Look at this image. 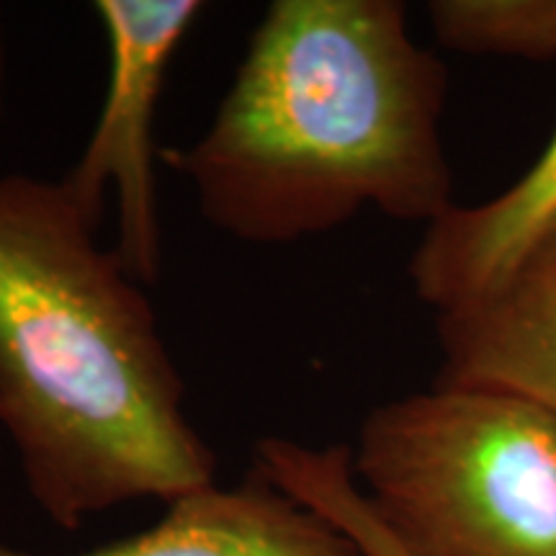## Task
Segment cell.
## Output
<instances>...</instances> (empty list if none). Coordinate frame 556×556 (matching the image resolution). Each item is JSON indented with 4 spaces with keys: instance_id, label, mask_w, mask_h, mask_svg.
<instances>
[{
    "instance_id": "1",
    "label": "cell",
    "mask_w": 556,
    "mask_h": 556,
    "mask_svg": "<svg viewBox=\"0 0 556 556\" xmlns=\"http://www.w3.org/2000/svg\"><path fill=\"white\" fill-rule=\"evenodd\" d=\"M448 70L417 45L400 0H274L197 142L160 160L208 225L248 245H291L366 208L441 217Z\"/></svg>"
},
{
    "instance_id": "2",
    "label": "cell",
    "mask_w": 556,
    "mask_h": 556,
    "mask_svg": "<svg viewBox=\"0 0 556 556\" xmlns=\"http://www.w3.org/2000/svg\"><path fill=\"white\" fill-rule=\"evenodd\" d=\"M62 178L0 176V428L62 531L217 484L142 283Z\"/></svg>"
},
{
    "instance_id": "3",
    "label": "cell",
    "mask_w": 556,
    "mask_h": 556,
    "mask_svg": "<svg viewBox=\"0 0 556 556\" xmlns=\"http://www.w3.org/2000/svg\"><path fill=\"white\" fill-rule=\"evenodd\" d=\"M351 467L407 556H556V415L433 384L364 417Z\"/></svg>"
},
{
    "instance_id": "4",
    "label": "cell",
    "mask_w": 556,
    "mask_h": 556,
    "mask_svg": "<svg viewBox=\"0 0 556 556\" xmlns=\"http://www.w3.org/2000/svg\"><path fill=\"white\" fill-rule=\"evenodd\" d=\"M206 5L201 0H99L109 45V80L99 119L78 163L62 176L90 219L103 225L116 204V245L142 287L163 274L155 122L168 67Z\"/></svg>"
},
{
    "instance_id": "5",
    "label": "cell",
    "mask_w": 556,
    "mask_h": 556,
    "mask_svg": "<svg viewBox=\"0 0 556 556\" xmlns=\"http://www.w3.org/2000/svg\"><path fill=\"white\" fill-rule=\"evenodd\" d=\"M433 384L495 389L556 415V235L467 307L435 315Z\"/></svg>"
},
{
    "instance_id": "6",
    "label": "cell",
    "mask_w": 556,
    "mask_h": 556,
    "mask_svg": "<svg viewBox=\"0 0 556 556\" xmlns=\"http://www.w3.org/2000/svg\"><path fill=\"white\" fill-rule=\"evenodd\" d=\"M556 235V129L536 163L482 204H454L426 225L409 261L417 299L435 315L490 294Z\"/></svg>"
},
{
    "instance_id": "7",
    "label": "cell",
    "mask_w": 556,
    "mask_h": 556,
    "mask_svg": "<svg viewBox=\"0 0 556 556\" xmlns=\"http://www.w3.org/2000/svg\"><path fill=\"white\" fill-rule=\"evenodd\" d=\"M0 556H364L330 520L276 490L253 469L165 505L135 536L78 554H37L0 541Z\"/></svg>"
},
{
    "instance_id": "8",
    "label": "cell",
    "mask_w": 556,
    "mask_h": 556,
    "mask_svg": "<svg viewBox=\"0 0 556 556\" xmlns=\"http://www.w3.org/2000/svg\"><path fill=\"white\" fill-rule=\"evenodd\" d=\"M255 469L276 490L330 520L364 556H407L368 513L351 467V446H304L289 438H263Z\"/></svg>"
},
{
    "instance_id": "9",
    "label": "cell",
    "mask_w": 556,
    "mask_h": 556,
    "mask_svg": "<svg viewBox=\"0 0 556 556\" xmlns=\"http://www.w3.org/2000/svg\"><path fill=\"white\" fill-rule=\"evenodd\" d=\"M428 18L446 50L486 58H556V0H433Z\"/></svg>"
},
{
    "instance_id": "10",
    "label": "cell",
    "mask_w": 556,
    "mask_h": 556,
    "mask_svg": "<svg viewBox=\"0 0 556 556\" xmlns=\"http://www.w3.org/2000/svg\"><path fill=\"white\" fill-rule=\"evenodd\" d=\"M0 119H3V34H0Z\"/></svg>"
}]
</instances>
